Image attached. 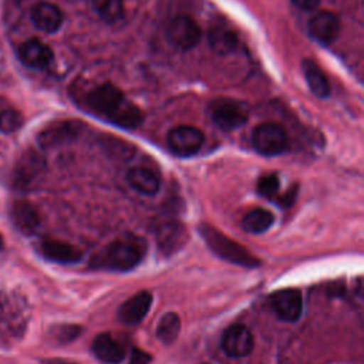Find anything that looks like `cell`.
Listing matches in <instances>:
<instances>
[{"instance_id": "cell-8", "label": "cell", "mask_w": 364, "mask_h": 364, "mask_svg": "<svg viewBox=\"0 0 364 364\" xmlns=\"http://www.w3.org/2000/svg\"><path fill=\"white\" fill-rule=\"evenodd\" d=\"M46 168L44 158L36 151H27L14 166L13 183L16 188H27L34 183Z\"/></svg>"}, {"instance_id": "cell-16", "label": "cell", "mask_w": 364, "mask_h": 364, "mask_svg": "<svg viewBox=\"0 0 364 364\" xmlns=\"http://www.w3.org/2000/svg\"><path fill=\"white\" fill-rule=\"evenodd\" d=\"M185 240L186 230L179 222H166L156 230L158 247L166 255L176 252L181 246H183Z\"/></svg>"}, {"instance_id": "cell-20", "label": "cell", "mask_w": 364, "mask_h": 364, "mask_svg": "<svg viewBox=\"0 0 364 364\" xmlns=\"http://www.w3.org/2000/svg\"><path fill=\"white\" fill-rule=\"evenodd\" d=\"M127 179L129 185L142 195H155L159 189L158 175L148 168H142V166L132 168L128 172Z\"/></svg>"}, {"instance_id": "cell-30", "label": "cell", "mask_w": 364, "mask_h": 364, "mask_svg": "<svg viewBox=\"0 0 364 364\" xmlns=\"http://www.w3.org/2000/svg\"><path fill=\"white\" fill-rule=\"evenodd\" d=\"M3 247V239H1V236H0V249Z\"/></svg>"}, {"instance_id": "cell-2", "label": "cell", "mask_w": 364, "mask_h": 364, "mask_svg": "<svg viewBox=\"0 0 364 364\" xmlns=\"http://www.w3.org/2000/svg\"><path fill=\"white\" fill-rule=\"evenodd\" d=\"M145 252L146 245L141 237L124 236L97 253L91 264L97 269L127 272L141 263Z\"/></svg>"}, {"instance_id": "cell-3", "label": "cell", "mask_w": 364, "mask_h": 364, "mask_svg": "<svg viewBox=\"0 0 364 364\" xmlns=\"http://www.w3.org/2000/svg\"><path fill=\"white\" fill-rule=\"evenodd\" d=\"M199 233L209 246V249L220 259H225L229 263L243 266L247 269H255L260 264V260L256 256H253L240 243L226 237L218 229L203 223L199 228Z\"/></svg>"}, {"instance_id": "cell-28", "label": "cell", "mask_w": 364, "mask_h": 364, "mask_svg": "<svg viewBox=\"0 0 364 364\" xmlns=\"http://www.w3.org/2000/svg\"><path fill=\"white\" fill-rule=\"evenodd\" d=\"M151 363V355L139 348H134L131 353L129 364H149Z\"/></svg>"}, {"instance_id": "cell-12", "label": "cell", "mask_w": 364, "mask_h": 364, "mask_svg": "<svg viewBox=\"0 0 364 364\" xmlns=\"http://www.w3.org/2000/svg\"><path fill=\"white\" fill-rule=\"evenodd\" d=\"M309 33L316 41L331 44L340 34V21L330 11L317 13L309 23Z\"/></svg>"}, {"instance_id": "cell-24", "label": "cell", "mask_w": 364, "mask_h": 364, "mask_svg": "<svg viewBox=\"0 0 364 364\" xmlns=\"http://www.w3.org/2000/svg\"><path fill=\"white\" fill-rule=\"evenodd\" d=\"M179 328H181V320L178 314L173 311H168L161 317L158 323L156 336L162 343L171 344L176 340L179 334Z\"/></svg>"}, {"instance_id": "cell-14", "label": "cell", "mask_w": 364, "mask_h": 364, "mask_svg": "<svg viewBox=\"0 0 364 364\" xmlns=\"http://www.w3.org/2000/svg\"><path fill=\"white\" fill-rule=\"evenodd\" d=\"M63 18L61 10L51 3H38L31 10L33 24L44 33L57 31L63 24Z\"/></svg>"}, {"instance_id": "cell-1", "label": "cell", "mask_w": 364, "mask_h": 364, "mask_svg": "<svg viewBox=\"0 0 364 364\" xmlns=\"http://www.w3.org/2000/svg\"><path fill=\"white\" fill-rule=\"evenodd\" d=\"M87 105L95 114L105 117L111 122L122 128H136L142 122L141 109L128 101L119 88L105 82L88 92Z\"/></svg>"}, {"instance_id": "cell-7", "label": "cell", "mask_w": 364, "mask_h": 364, "mask_svg": "<svg viewBox=\"0 0 364 364\" xmlns=\"http://www.w3.org/2000/svg\"><path fill=\"white\" fill-rule=\"evenodd\" d=\"M166 37L176 48L191 50L199 43L202 31L198 23L193 21L191 17L179 16L168 24Z\"/></svg>"}, {"instance_id": "cell-18", "label": "cell", "mask_w": 364, "mask_h": 364, "mask_svg": "<svg viewBox=\"0 0 364 364\" xmlns=\"http://www.w3.org/2000/svg\"><path fill=\"white\" fill-rule=\"evenodd\" d=\"M91 348L95 357L107 364H118L125 357L124 347L117 340H114L108 333L98 334L94 338Z\"/></svg>"}, {"instance_id": "cell-27", "label": "cell", "mask_w": 364, "mask_h": 364, "mask_svg": "<svg viewBox=\"0 0 364 364\" xmlns=\"http://www.w3.org/2000/svg\"><path fill=\"white\" fill-rule=\"evenodd\" d=\"M279 188H280V181L276 173L264 175L257 181V192L263 198L274 199L279 193Z\"/></svg>"}, {"instance_id": "cell-22", "label": "cell", "mask_w": 364, "mask_h": 364, "mask_svg": "<svg viewBox=\"0 0 364 364\" xmlns=\"http://www.w3.org/2000/svg\"><path fill=\"white\" fill-rule=\"evenodd\" d=\"M303 73L306 77V81L309 84V88L311 92L320 98H326L330 95V84L327 81V77L321 71V68L313 61V60H304L303 61Z\"/></svg>"}, {"instance_id": "cell-19", "label": "cell", "mask_w": 364, "mask_h": 364, "mask_svg": "<svg viewBox=\"0 0 364 364\" xmlns=\"http://www.w3.org/2000/svg\"><path fill=\"white\" fill-rule=\"evenodd\" d=\"M11 220L14 226L23 233V235H33L38 226H40V218L33 208L31 203L18 200L11 206L10 210Z\"/></svg>"}, {"instance_id": "cell-15", "label": "cell", "mask_w": 364, "mask_h": 364, "mask_svg": "<svg viewBox=\"0 0 364 364\" xmlns=\"http://www.w3.org/2000/svg\"><path fill=\"white\" fill-rule=\"evenodd\" d=\"M78 131H80V124L77 122H71V121L58 122L44 129L38 135V142L43 148H54L75 138Z\"/></svg>"}, {"instance_id": "cell-26", "label": "cell", "mask_w": 364, "mask_h": 364, "mask_svg": "<svg viewBox=\"0 0 364 364\" xmlns=\"http://www.w3.org/2000/svg\"><path fill=\"white\" fill-rule=\"evenodd\" d=\"M23 124V117L13 108H4L0 111V132L10 134L18 129Z\"/></svg>"}, {"instance_id": "cell-13", "label": "cell", "mask_w": 364, "mask_h": 364, "mask_svg": "<svg viewBox=\"0 0 364 364\" xmlns=\"http://www.w3.org/2000/svg\"><path fill=\"white\" fill-rule=\"evenodd\" d=\"M53 57V50L38 38H30L18 48L20 61L30 68H46Z\"/></svg>"}, {"instance_id": "cell-21", "label": "cell", "mask_w": 364, "mask_h": 364, "mask_svg": "<svg viewBox=\"0 0 364 364\" xmlns=\"http://www.w3.org/2000/svg\"><path fill=\"white\" fill-rule=\"evenodd\" d=\"M212 50L220 55L230 54L239 46V38L235 31L225 26H213L208 34Z\"/></svg>"}, {"instance_id": "cell-10", "label": "cell", "mask_w": 364, "mask_h": 364, "mask_svg": "<svg viewBox=\"0 0 364 364\" xmlns=\"http://www.w3.org/2000/svg\"><path fill=\"white\" fill-rule=\"evenodd\" d=\"M222 348L229 357H245L253 348V336L243 324H233L222 336Z\"/></svg>"}, {"instance_id": "cell-4", "label": "cell", "mask_w": 364, "mask_h": 364, "mask_svg": "<svg viewBox=\"0 0 364 364\" xmlns=\"http://www.w3.org/2000/svg\"><path fill=\"white\" fill-rule=\"evenodd\" d=\"M212 121L223 131H233L243 127L250 115L249 105L236 98H218L209 104Z\"/></svg>"}, {"instance_id": "cell-25", "label": "cell", "mask_w": 364, "mask_h": 364, "mask_svg": "<svg viewBox=\"0 0 364 364\" xmlns=\"http://www.w3.org/2000/svg\"><path fill=\"white\" fill-rule=\"evenodd\" d=\"M94 7L100 17L108 24H114L124 17L122 0H94Z\"/></svg>"}, {"instance_id": "cell-17", "label": "cell", "mask_w": 364, "mask_h": 364, "mask_svg": "<svg viewBox=\"0 0 364 364\" xmlns=\"http://www.w3.org/2000/svg\"><path fill=\"white\" fill-rule=\"evenodd\" d=\"M41 253L48 260L57 262V263H75L81 259L82 253L80 249L74 247L70 243L55 240V239H46L41 242Z\"/></svg>"}, {"instance_id": "cell-11", "label": "cell", "mask_w": 364, "mask_h": 364, "mask_svg": "<svg viewBox=\"0 0 364 364\" xmlns=\"http://www.w3.org/2000/svg\"><path fill=\"white\" fill-rule=\"evenodd\" d=\"M152 304V294L142 290L128 300H125L118 309V318L125 326H135L144 320Z\"/></svg>"}, {"instance_id": "cell-5", "label": "cell", "mask_w": 364, "mask_h": 364, "mask_svg": "<svg viewBox=\"0 0 364 364\" xmlns=\"http://www.w3.org/2000/svg\"><path fill=\"white\" fill-rule=\"evenodd\" d=\"M252 144L259 154L276 156L289 148V138L282 125L264 122L255 128L252 134Z\"/></svg>"}, {"instance_id": "cell-9", "label": "cell", "mask_w": 364, "mask_h": 364, "mask_svg": "<svg viewBox=\"0 0 364 364\" xmlns=\"http://www.w3.org/2000/svg\"><path fill=\"white\" fill-rule=\"evenodd\" d=\"M269 301L276 316L283 321L291 323L299 320L303 310L301 294L296 289L277 290L270 296Z\"/></svg>"}, {"instance_id": "cell-29", "label": "cell", "mask_w": 364, "mask_h": 364, "mask_svg": "<svg viewBox=\"0 0 364 364\" xmlns=\"http://www.w3.org/2000/svg\"><path fill=\"white\" fill-rule=\"evenodd\" d=\"M293 4H296L301 10H314L321 0H291Z\"/></svg>"}, {"instance_id": "cell-23", "label": "cell", "mask_w": 364, "mask_h": 364, "mask_svg": "<svg viewBox=\"0 0 364 364\" xmlns=\"http://www.w3.org/2000/svg\"><path fill=\"white\" fill-rule=\"evenodd\" d=\"M274 222V216L270 210L256 208L245 215L242 219V228L249 233H263L266 232Z\"/></svg>"}, {"instance_id": "cell-6", "label": "cell", "mask_w": 364, "mask_h": 364, "mask_svg": "<svg viewBox=\"0 0 364 364\" xmlns=\"http://www.w3.org/2000/svg\"><path fill=\"white\" fill-rule=\"evenodd\" d=\"M203 132L192 125H179L168 132L169 149L178 156H192L203 145Z\"/></svg>"}]
</instances>
